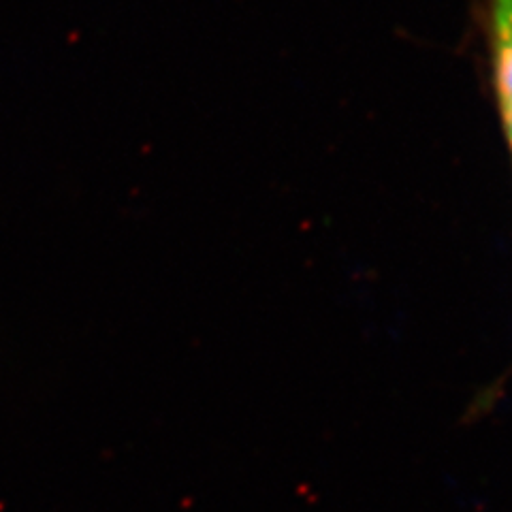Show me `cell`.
Returning <instances> with one entry per match:
<instances>
[{
	"label": "cell",
	"mask_w": 512,
	"mask_h": 512,
	"mask_svg": "<svg viewBox=\"0 0 512 512\" xmlns=\"http://www.w3.org/2000/svg\"><path fill=\"white\" fill-rule=\"evenodd\" d=\"M491 52L495 96L512 148V0H491Z\"/></svg>",
	"instance_id": "1"
}]
</instances>
